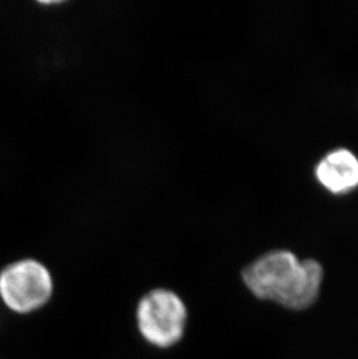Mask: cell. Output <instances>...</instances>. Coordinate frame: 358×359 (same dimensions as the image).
Returning <instances> with one entry per match:
<instances>
[{
	"mask_svg": "<svg viewBox=\"0 0 358 359\" xmlns=\"http://www.w3.org/2000/svg\"><path fill=\"white\" fill-rule=\"evenodd\" d=\"M322 278L324 270L319 262L300 261L287 250L270 251L242 272L244 285L256 298L296 311L314 304Z\"/></svg>",
	"mask_w": 358,
	"mask_h": 359,
	"instance_id": "6da1fadb",
	"label": "cell"
},
{
	"mask_svg": "<svg viewBox=\"0 0 358 359\" xmlns=\"http://www.w3.org/2000/svg\"><path fill=\"white\" fill-rule=\"evenodd\" d=\"M135 320L145 342L159 349H169L177 346L185 335L189 311L176 292L169 288H154L138 302Z\"/></svg>",
	"mask_w": 358,
	"mask_h": 359,
	"instance_id": "7a4b0ae2",
	"label": "cell"
},
{
	"mask_svg": "<svg viewBox=\"0 0 358 359\" xmlns=\"http://www.w3.org/2000/svg\"><path fill=\"white\" fill-rule=\"evenodd\" d=\"M54 287L49 269L33 258L19 259L0 270V300L19 316L44 309L53 298Z\"/></svg>",
	"mask_w": 358,
	"mask_h": 359,
	"instance_id": "3957f363",
	"label": "cell"
},
{
	"mask_svg": "<svg viewBox=\"0 0 358 359\" xmlns=\"http://www.w3.org/2000/svg\"><path fill=\"white\" fill-rule=\"evenodd\" d=\"M315 177L331 194H348L358 187V158L345 148L331 150L318 163Z\"/></svg>",
	"mask_w": 358,
	"mask_h": 359,
	"instance_id": "277c9868",
	"label": "cell"
}]
</instances>
